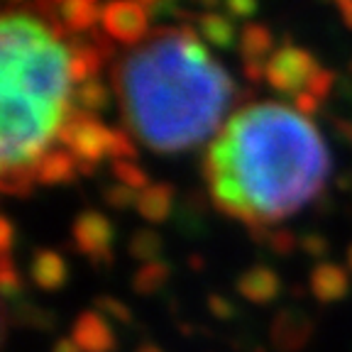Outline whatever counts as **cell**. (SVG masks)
Instances as JSON below:
<instances>
[{
    "instance_id": "6da1fadb",
    "label": "cell",
    "mask_w": 352,
    "mask_h": 352,
    "mask_svg": "<svg viewBox=\"0 0 352 352\" xmlns=\"http://www.w3.org/2000/svg\"><path fill=\"white\" fill-rule=\"evenodd\" d=\"M330 171L328 149L308 118L281 103L245 105L204 157L213 206L254 240L316 198Z\"/></svg>"
},
{
    "instance_id": "7a4b0ae2",
    "label": "cell",
    "mask_w": 352,
    "mask_h": 352,
    "mask_svg": "<svg viewBox=\"0 0 352 352\" xmlns=\"http://www.w3.org/2000/svg\"><path fill=\"white\" fill-rule=\"evenodd\" d=\"M127 130L154 152L198 147L218 130L235 86L188 25L149 32L110 69Z\"/></svg>"
},
{
    "instance_id": "3957f363",
    "label": "cell",
    "mask_w": 352,
    "mask_h": 352,
    "mask_svg": "<svg viewBox=\"0 0 352 352\" xmlns=\"http://www.w3.org/2000/svg\"><path fill=\"white\" fill-rule=\"evenodd\" d=\"M69 86V50L50 25L28 12H6L0 20V91L72 108Z\"/></svg>"
},
{
    "instance_id": "277c9868",
    "label": "cell",
    "mask_w": 352,
    "mask_h": 352,
    "mask_svg": "<svg viewBox=\"0 0 352 352\" xmlns=\"http://www.w3.org/2000/svg\"><path fill=\"white\" fill-rule=\"evenodd\" d=\"M113 140H116V130L105 127L98 116L83 113L74 105L69 108L59 132V142L64 144L66 152H72L83 176H94L100 160L113 154Z\"/></svg>"
},
{
    "instance_id": "5b68a950",
    "label": "cell",
    "mask_w": 352,
    "mask_h": 352,
    "mask_svg": "<svg viewBox=\"0 0 352 352\" xmlns=\"http://www.w3.org/2000/svg\"><path fill=\"white\" fill-rule=\"evenodd\" d=\"M320 72L318 61L314 54H308L301 47H294V44H284L281 50L274 52V56L267 64V72L264 78L274 91L284 96H301L308 88L311 78Z\"/></svg>"
},
{
    "instance_id": "8992f818",
    "label": "cell",
    "mask_w": 352,
    "mask_h": 352,
    "mask_svg": "<svg viewBox=\"0 0 352 352\" xmlns=\"http://www.w3.org/2000/svg\"><path fill=\"white\" fill-rule=\"evenodd\" d=\"M74 245L78 252L86 254L96 267H110L113 264V242H116V228L98 210H83L76 215L72 226Z\"/></svg>"
},
{
    "instance_id": "52a82bcc",
    "label": "cell",
    "mask_w": 352,
    "mask_h": 352,
    "mask_svg": "<svg viewBox=\"0 0 352 352\" xmlns=\"http://www.w3.org/2000/svg\"><path fill=\"white\" fill-rule=\"evenodd\" d=\"M72 61V81L76 86L98 78V72L108 59L116 56V42L98 30H91L88 37H69L66 42Z\"/></svg>"
},
{
    "instance_id": "ba28073f",
    "label": "cell",
    "mask_w": 352,
    "mask_h": 352,
    "mask_svg": "<svg viewBox=\"0 0 352 352\" xmlns=\"http://www.w3.org/2000/svg\"><path fill=\"white\" fill-rule=\"evenodd\" d=\"M149 15L144 3H110L103 8V28L113 42L120 44H142L149 37Z\"/></svg>"
},
{
    "instance_id": "9c48e42d",
    "label": "cell",
    "mask_w": 352,
    "mask_h": 352,
    "mask_svg": "<svg viewBox=\"0 0 352 352\" xmlns=\"http://www.w3.org/2000/svg\"><path fill=\"white\" fill-rule=\"evenodd\" d=\"M237 50L242 56V72L245 78L252 83H259L267 72V64L274 56V34L262 22H248L240 32Z\"/></svg>"
},
{
    "instance_id": "30bf717a",
    "label": "cell",
    "mask_w": 352,
    "mask_h": 352,
    "mask_svg": "<svg viewBox=\"0 0 352 352\" xmlns=\"http://www.w3.org/2000/svg\"><path fill=\"white\" fill-rule=\"evenodd\" d=\"M270 330L276 352H301L314 336V318L298 308H281Z\"/></svg>"
},
{
    "instance_id": "8fae6325",
    "label": "cell",
    "mask_w": 352,
    "mask_h": 352,
    "mask_svg": "<svg viewBox=\"0 0 352 352\" xmlns=\"http://www.w3.org/2000/svg\"><path fill=\"white\" fill-rule=\"evenodd\" d=\"M72 340L81 352H116L118 340L100 311H83L72 325Z\"/></svg>"
},
{
    "instance_id": "7c38bea8",
    "label": "cell",
    "mask_w": 352,
    "mask_h": 352,
    "mask_svg": "<svg viewBox=\"0 0 352 352\" xmlns=\"http://www.w3.org/2000/svg\"><path fill=\"white\" fill-rule=\"evenodd\" d=\"M237 292L252 303H270L279 296L281 292V279L272 267L267 264H257L250 267L248 272H242L237 279Z\"/></svg>"
},
{
    "instance_id": "4fadbf2b",
    "label": "cell",
    "mask_w": 352,
    "mask_h": 352,
    "mask_svg": "<svg viewBox=\"0 0 352 352\" xmlns=\"http://www.w3.org/2000/svg\"><path fill=\"white\" fill-rule=\"evenodd\" d=\"M311 292L320 303L342 301L350 294V274L338 264L320 262L311 272Z\"/></svg>"
},
{
    "instance_id": "5bb4252c",
    "label": "cell",
    "mask_w": 352,
    "mask_h": 352,
    "mask_svg": "<svg viewBox=\"0 0 352 352\" xmlns=\"http://www.w3.org/2000/svg\"><path fill=\"white\" fill-rule=\"evenodd\" d=\"M30 276L42 292H59L69 279V267L54 250H37L30 262Z\"/></svg>"
},
{
    "instance_id": "9a60e30c",
    "label": "cell",
    "mask_w": 352,
    "mask_h": 352,
    "mask_svg": "<svg viewBox=\"0 0 352 352\" xmlns=\"http://www.w3.org/2000/svg\"><path fill=\"white\" fill-rule=\"evenodd\" d=\"M78 171V162L66 149H50L37 164V184L56 186V184H72Z\"/></svg>"
},
{
    "instance_id": "2e32d148",
    "label": "cell",
    "mask_w": 352,
    "mask_h": 352,
    "mask_svg": "<svg viewBox=\"0 0 352 352\" xmlns=\"http://www.w3.org/2000/svg\"><path fill=\"white\" fill-rule=\"evenodd\" d=\"M174 201L176 191L171 184H152L144 191H140L138 213L147 223H164L174 213Z\"/></svg>"
},
{
    "instance_id": "e0dca14e",
    "label": "cell",
    "mask_w": 352,
    "mask_h": 352,
    "mask_svg": "<svg viewBox=\"0 0 352 352\" xmlns=\"http://www.w3.org/2000/svg\"><path fill=\"white\" fill-rule=\"evenodd\" d=\"M196 28L204 34V39H208L218 50H232L235 42H240L235 32V22L220 12H201L196 17Z\"/></svg>"
},
{
    "instance_id": "ac0fdd59",
    "label": "cell",
    "mask_w": 352,
    "mask_h": 352,
    "mask_svg": "<svg viewBox=\"0 0 352 352\" xmlns=\"http://www.w3.org/2000/svg\"><path fill=\"white\" fill-rule=\"evenodd\" d=\"M169 276H171V267L166 262H162V259H157V262L144 264L142 270L135 272V276H132V289H135L140 296H152V294L164 289Z\"/></svg>"
},
{
    "instance_id": "d6986e66",
    "label": "cell",
    "mask_w": 352,
    "mask_h": 352,
    "mask_svg": "<svg viewBox=\"0 0 352 352\" xmlns=\"http://www.w3.org/2000/svg\"><path fill=\"white\" fill-rule=\"evenodd\" d=\"M72 98H74V108L83 110V113H94V116L98 113V110L108 108V103H110L108 88H105L98 78L76 86V91H74Z\"/></svg>"
},
{
    "instance_id": "ffe728a7",
    "label": "cell",
    "mask_w": 352,
    "mask_h": 352,
    "mask_svg": "<svg viewBox=\"0 0 352 352\" xmlns=\"http://www.w3.org/2000/svg\"><path fill=\"white\" fill-rule=\"evenodd\" d=\"M162 248H164V242L154 230H135L130 237V245H127V252H130V257L149 264L160 259Z\"/></svg>"
},
{
    "instance_id": "44dd1931",
    "label": "cell",
    "mask_w": 352,
    "mask_h": 352,
    "mask_svg": "<svg viewBox=\"0 0 352 352\" xmlns=\"http://www.w3.org/2000/svg\"><path fill=\"white\" fill-rule=\"evenodd\" d=\"M15 318L17 323L30 325V328H42V330L54 328V316L50 311L32 306L30 301H20V298H17V306H15Z\"/></svg>"
},
{
    "instance_id": "7402d4cb",
    "label": "cell",
    "mask_w": 352,
    "mask_h": 352,
    "mask_svg": "<svg viewBox=\"0 0 352 352\" xmlns=\"http://www.w3.org/2000/svg\"><path fill=\"white\" fill-rule=\"evenodd\" d=\"M113 176H116L118 182L122 184V186H130V188H147L149 186V179H147V174H144L142 169H140L135 162H113Z\"/></svg>"
},
{
    "instance_id": "603a6c76",
    "label": "cell",
    "mask_w": 352,
    "mask_h": 352,
    "mask_svg": "<svg viewBox=\"0 0 352 352\" xmlns=\"http://www.w3.org/2000/svg\"><path fill=\"white\" fill-rule=\"evenodd\" d=\"M103 201L110 206V208L116 210H125L130 206L138 208V201H140V193L130 186H122V184H116V186H108L103 191Z\"/></svg>"
},
{
    "instance_id": "cb8c5ba5",
    "label": "cell",
    "mask_w": 352,
    "mask_h": 352,
    "mask_svg": "<svg viewBox=\"0 0 352 352\" xmlns=\"http://www.w3.org/2000/svg\"><path fill=\"white\" fill-rule=\"evenodd\" d=\"M96 308H98L100 314L113 316V318L120 320V323H125V325H130L132 320H135V318H132L130 308H127L120 298L110 296V294H100V296H96Z\"/></svg>"
},
{
    "instance_id": "d4e9b609",
    "label": "cell",
    "mask_w": 352,
    "mask_h": 352,
    "mask_svg": "<svg viewBox=\"0 0 352 352\" xmlns=\"http://www.w3.org/2000/svg\"><path fill=\"white\" fill-rule=\"evenodd\" d=\"M0 286H3V294L6 298H15L17 294H22V279L20 274L12 267L10 252H3V270H0Z\"/></svg>"
},
{
    "instance_id": "484cf974",
    "label": "cell",
    "mask_w": 352,
    "mask_h": 352,
    "mask_svg": "<svg viewBox=\"0 0 352 352\" xmlns=\"http://www.w3.org/2000/svg\"><path fill=\"white\" fill-rule=\"evenodd\" d=\"M264 245H270L276 254L286 257V254H292L296 250V245H301V240H296V235L289 230H270L264 235Z\"/></svg>"
},
{
    "instance_id": "4316f807",
    "label": "cell",
    "mask_w": 352,
    "mask_h": 352,
    "mask_svg": "<svg viewBox=\"0 0 352 352\" xmlns=\"http://www.w3.org/2000/svg\"><path fill=\"white\" fill-rule=\"evenodd\" d=\"M333 86H336V76H333V72H325V69H320V72L311 78V83H308L306 91L314 96V98L325 100L330 94H333Z\"/></svg>"
},
{
    "instance_id": "83f0119b",
    "label": "cell",
    "mask_w": 352,
    "mask_h": 352,
    "mask_svg": "<svg viewBox=\"0 0 352 352\" xmlns=\"http://www.w3.org/2000/svg\"><path fill=\"white\" fill-rule=\"evenodd\" d=\"M208 308H210V314L220 320H230V318H235V314H237L235 306H232V301H228V298L220 296V294H210Z\"/></svg>"
},
{
    "instance_id": "f1b7e54d",
    "label": "cell",
    "mask_w": 352,
    "mask_h": 352,
    "mask_svg": "<svg viewBox=\"0 0 352 352\" xmlns=\"http://www.w3.org/2000/svg\"><path fill=\"white\" fill-rule=\"evenodd\" d=\"M298 248L306 254H311V257H323V254H328V240L323 235H318V232H308V235L301 237Z\"/></svg>"
},
{
    "instance_id": "f546056e",
    "label": "cell",
    "mask_w": 352,
    "mask_h": 352,
    "mask_svg": "<svg viewBox=\"0 0 352 352\" xmlns=\"http://www.w3.org/2000/svg\"><path fill=\"white\" fill-rule=\"evenodd\" d=\"M318 105H320V100L318 98H314V96L308 94V91H303L301 96H296L294 98V110L296 113H301L303 118H311L318 110Z\"/></svg>"
},
{
    "instance_id": "4dcf8cb0",
    "label": "cell",
    "mask_w": 352,
    "mask_h": 352,
    "mask_svg": "<svg viewBox=\"0 0 352 352\" xmlns=\"http://www.w3.org/2000/svg\"><path fill=\"white\" fill-rule=\"evenodd\" d=\"M223 8H226L232 17H240V20H248L250 15L257 12V3H250V0H230V3H226Z\"/></svg>"
},
{
    "instance_id": "1f68e13d",
    "label": "cell",
    "mask_w": 352,
    "mask_h": 352,
    "mask_svg": "<svg viewBox=\"0 0 352 352\" xmlns=\"http://www.w3.org/2000/svg\"><path fill=\"white\" fill-rule=\"evenodd\" d=\"M330 125H333V130H336V135L342 140V142H347L352 147V118H330Z\"/></svg>"
},
{
    "instance_id": "d6a6232c",
    "label": "cell",
    "mask_w": 352,
    "mask_h": 352,
    "mask_svg": "<svg viewBox=\"0 0 352 352\" xmlns=\"http://www.w3.org/2000/svg\"><path fill=\"white\" fill-rule=\"evenodd\" d=\"M336 8H338V12H340L342 22L352 30V0H338Z\"/></svg>"
},
{
    "instance_id": "836d02e7",
    "label": "cell",
    "mask_w": 352,
    "mask_h": 352,
    "mask_svg": "<svg viewBox=\"0 0 352 352\" xmlns=\"http://www.w3.org/2000/svg\"><path fill=\"white\" fill-rule=\"evenodd\" d=\"M52 352H81V350H78V345L72 338H59V340L54 342V350Z\"/></svg>"
},
{
    "instance_id": "e575fe53",
    "label": "cell",
    "mask_w": 352,
    "mask_h": 352,
    "mask_svg": "<svg viewBox=\"0 0 352 352\" xmlns=\"http://www.w3.org/2000/svg\"><path fill=\"white\" fill-rule=\"evenodd\" d=\"M135 352H164V350H162V347H157V345H152V342H142V345H140Z\"/></svg>"
},
{
    "instance_id": "d590c367",
    "label": "cell",
    "mask_w": 352,
    "mask_h": 352,
    "mask_svg": "<svg viewBox=\"0 0 352 352\" xmlns=\"http://www.w3.org/2000/svg\"><path fill=\"white\" fill-rule=\"evenodd\" d=\"M347 264H350V270H352V245L347 248Z\"/></svg>"
}]
</instances>
